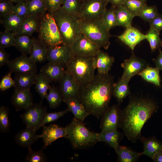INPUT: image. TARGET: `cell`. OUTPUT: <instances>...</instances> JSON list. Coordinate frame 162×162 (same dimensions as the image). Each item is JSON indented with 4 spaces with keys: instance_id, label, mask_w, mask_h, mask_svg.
Here are the masks:
<instances>
[{
    "instance_id": "obj_1",
    "label": "cell",
    "mask_w": 162,
    "mask_h": 162,
    "mask_svg": "<svg viewBox=\"0 0 162 162\" xmlns=\"http://www.w3.org/2000/svg\"><path fill=\"white\" fill-rule=\"evenodd\" d=\"M114 84L109 74L98 73L91 81L80 86L78 99L90 115L102 117L109 107Z\"/></svg>"
},
{
    "instance_id": "obj_2",
    "label": "cell",
    "mask_w": 162,
    "mask_h": 162,
    "mask_svg": "<svg viewBox=\"0 0 162 162\" xmlns=\"http://www.w3.org/2000/svg\"><path fill=\"white\" fill-rule=\"evenodd\" d=\"M153 100L135 98L121 112L120 126L128 139L133 143L140 139L141 130L147 121L158 110Z\"/></svg>"
},
{
    "instance_id": "obj_3",
    "label": "cell",
    "mask_w": 162,
    "mask_h": 162,
    "mask_svg": "<svg viewBox=\"0 0 162 162\" xmlns=\"http://www.w3.org/2000/svg\"><path fill=\"white\" fill-rule=\"evenodd\" d=\"M82 34L96 44L100 48L107 50L110 44L111 37L109 30L100 19L85 20L78 19Z\"/></svg>"
},
{
    "instance_id": "obj_4",
    "label": "cell",
    "mask_w": 162,
    "mask_h": 162,
    "mask_svg": "<svg viewBox=\"0 0 162 162\" xmlns=\"http://www.w3.org/2000/svg\"><path fill=\"white\" fill-rule=\"evenodd\" d=\"M52 15L58 27L63 44L70 47L82 34L78 18L68 14L61 7Z\"/></svg>"
},
{
    "instance_id": "obj_5",
    "label": "cell",
    "mask_w": 162,
    "mask_h": 162,
    "mask_svg": "<svg viewBox=\"0 0 162 162\" xmlns=\"http://www.w3.org/2000/svg\"><path fill=\"white\" fill-rule=\"evenodd\" d=\"M67 136L73 146L76 148L91 146L98 141V133L90 131L83 122L74 118L66 126Z\"/></svg>"
},
{
    "instance_id": "obj_6",
    "label": "cell",
    "mask_w": 162,
    "mask_h": 162,
    "mask_svg": "<svg viewBox=\"0 0 162 162\" xmlns=\"http://www.w3.org/2000/svg\"><path fill=\"white\" fill-rule=\"evenodd\" d=\"M96 69L94 56L87 57L72 54L66 70L69 72L80 85L88 82L93 80Z\"/></svg>"
},
{
    "instance_id": "obj_7",
    "label": "cell",
    "mask_w": 162,
    "mask_h": 162,
    "mask_svg": "<svg viewBox=\"0 0 162 162\" xmlns=\"http://www.w3.org/2000/svg\"><path fill=\"white\" fill-rule=\"evenodd\" d=\"M38 32V38L48 46L63 44L62 38L55 20L52 15L48 12L40 18Z\"/></svg>"
},
{
    "instance_id": "obj_8",
    "label": "cell",
    "mask_w": 162,
    "mask_h": 162,
    "mask_svg": "<svg viewBox=\"0 0 162 162\" xmlns=\"http://www.w3.org/2000/svg\"><path fill=\"white\" fill-rule=\"evenodd\" d=\"M108 3L106 0H82L78 19H100L106 9Z\"/></svg>"
},
{
    "instance_id": "obj_9",
    "label": "cell",
    "mask_w": 162,
    "mask_h": 162,
    "mask_svg": "<svg viewBox=\"0 0 162 162\" xmlns=\"http://www.w3.org/2000/svg\"><path fill=\"white\" fill-rule=\"evenodd\" d=\"M24 112L20 116L26 127L36 131L38 127L45 114L47 107L43 105L42 102L33 103L26 109Z\"/></svg>"
},
{
    "instance_id": "obj_10",
    "label": "cell",
    "mask_w": 162,
    "mask_h": 162,
    "mask_svg": "<svg viewBox=\"0 0 162 162\" xmlns=\"http://www.w3.org/2000/svg\"><path fill=\"white\" fill-rule=\"evenodd\" d=\"M72 55L94 56L100 50L98 46L82 34L70 46Z\"/></svg>"
},
{
    "instance_id": "obj_11",
    "label": "cell",
    "mask_w": 162,
    "mask_h": 162,
    "mask_svg": "<svg viewBox=\"0 0 162 162\" xmlns=\"http://www.w3.org/2000/svg\"><path fill=\"white\" fill-rule=\"evenodd\" d=\"M59 82V89L62 97L63 102L73 98L78 99L80 85L69 72L65 70Z\"/></svg>"
},
{
    "instance_id": "obj_12",
    "label": "cell",
    "mask_w": 162,
    "mask_h": 162,
    "mask_svg": "<svg viewBox=\"0 0 162 162\" xmlns=\"http://www.w3.org/2000/svg\"><path fill=\"white\" fill-rule=\"evenodd\" d=\"M9 71L12 73L22 74L36 73V63L26 55L22 54L11 60L7 64Z\"/></svg>"
},
{
    "instance_id": "obj_13",
    "label": "cell",
    "mask_w": 162,
    "mask_h": 162,
    "mask_svg": "<svg viewBox=\"0 0 162 162\" xmlns=\"http://www.w3.org/2000/svg\"><path fill=\"white\" fill-rule=\"evenodd\" d=\"M121 112L117 105L109 106L101 117L100 125L101 131L117 130L119 128Z\"/></svg>"
},
{
    "instance_id": "obj_14",
    "label": "cell",
    "mask_w": 162,
    "mask_h": 162,
    "mask_svg": "<svg viewBox=\"0 0 162 162\" xmlns=\"http://www.w3.org/2000/svg\"><path fill=\"white\" fill-rule=\"evenodd\" d=\"M71 56L70 47L63 44L48 46L47 60L49 62L66 66Z\"/></svg>"
},
{
    "instance_id": "obj_15",
    "label": "cell",
    "mask_w": 162,
    "mask_h": 162,
    "mask_svg": "<svg viewBox=\"0 0 162 162\" xmlns=\"http://www.w3.org/2000/svg\"><path fill=\"white\" fill-rule=\"evenodd\" d=\"M124 71L121 79L129 82L134 76L138 74L148 66L146 62L133 54L121 64Z\"/></svg>"
},
{
    "instance_id": "obj_16",
    "label": "cell",
    "mask_w": 162,
    "mask_h": 162,
    "mask_svg": "<svg viewBox=\"0 0 162 162\" xmlns=\"http://www.w3.org/2000/svg\"><path fill=\"white\" fill-rule=\"evenodd\" d=\"M42 127L43 131L41 135L44 143L43 147L44 148H46L60 138H66V127H63L56 124H51L48 126L44 125Z\"/></svg>"
},
{
    "instance_id": "obj_17",
    "label": "cell",
    "mask_w": 162,
    "mask_h": 162,
    "mask_svg": "<svg viewBox=\"0 0 162 162\" xmlns=\"http://www.w3.org/2000/svg\"><path fill=\"white\" fill-rule=\"evenodd\" d=\"M125 28L124 32L117 38L133 51L137 44L146 39L145 34L132 26Z\"/></svg>"
},
{
    "instance_id": "obj_18",
    "label": "cell",
    "mask_w": 162,
    "mask_h": 162,
    "mask_svg": "<svg viewBox=\"0 0 162 162\" xmlns=\"http://www.w3.org/2000/svg\"><path fill=\"white\" fill-rule=\"evenodd\" d=\"M11 101L16 111L26 110L33 103L30 89H15L11 98Z\"/></svg>"
},
{
    "instance_id": "obj_19",
    "label": "cell",
    "mask_w": 162,
    "mask_h": 162,
    "mask_svg": "<svg viewBox=\"0 0 162 162\" xmlns=\"http://www.w3.org/2000/svg\"><path fill=\"white\" fill-rule=\"evenodd\" d=\"M42 137V135L37 134L36 131L26 127L18 132L14 136V139L15 142L20 147L28 148Z\"/></svg>"
},
{
    "instance_id": "obj_20",
    "label": "cell",
    "mask_w": 162,
    "mask_h": 162,
    "mask_svg": "<svg viewBox=\"0 0 162 162\" xmlns=\"http://www.w3.org/2000/svg\"><path fill=\"white\" fill-rule=\"evenodd\" d=\"M32 44L29 56L35 63H42L47 60L48 46L39 38L32 37Z\"/></svg>"
},
{
    "instance_id": "obj_21",
    "label": "cell",
    "mask_w": 162,
    "mask_h": 162,
    "mask_svg": "<svg viewBox=\"0 0 162 162\" xmlns=\"http://www.w3.org/2000/svg\"><path fill=\"white\" fill-rule=\"evenodd\" d=\"M65 67L62 64L49 62L41 68L40 73L51 82H59L65 73Z\"/></svg>"
},
{
    "instance_id": "obj_22",
    "label": "cell",
    "mask_w": 162,
    "mask_h": 162,
    "mask_svg": "<svg viewBox=\"0 0 162 162\" xmlns=\"http://www.w3.org/2000/svg\"><path fill=\"white\" fill-rule=\"evenodd\" d=\"M114 62V58L100 50L94 56V63L98 74H107Z\"/></svg>"
},
{
    "instance_id": "obj_23",
    "label": "cell",
    "mask_w": 162,
    "mask_h": 162,
    "mask_svg": "<svg viewBox=\"0 0 162 162\" xmlns=\"http://www.w3.org/2000/svg\"><path fill=\"white\" fill-rule=\"evenodd\" d=\"M14 80L15 89L26 90L30 89L35 84L38 74L36 73L15 74Z\"/></svg>"
},
{
    "instance_id": "obj_24",
    "label": "cell",
    "mask_w": 162,
    "mask_h": 162,
    "mask_svg": "<svg viewBox=\"0 0 162 162\" xmlns=\"http://www.w3.org/2000/svg\"><path fill=\"white\" fill-rule=\"evenodd\" d=\"M40 18L34 16H28L25 18L20 29L14 33L15 36L25 34L31 36L38 32Z\"/></svg>"
},
{
    "instance_id": "obj_25",
    "label": "cell",
    "mask_w": 162,
    "mask_h": 162,
    "mask_svg": "<svg viewBox=\"0 0 162 162\" xmlns=\"http://www.w3.org/2000/svg\"><path fill=\"white\" fill-rule=\"evenodd\" d=\"M143 145V151L141 152L142 155H146L152 159L155 155L162 150V142L154 137L140 138Z\"/></svg>"
},
{
    "instance_id": "obj_26",
    "label": "cell",
    "mask_w": 162,
    "mask_h": 162,
    "mask_svg": "<svg viewBox=\"0 0 162 162\" xmlns=\"http://www.w3.org/2000/svg\"><path fill=\"white\" fill-rule=\"evenodd\" d=\"M68 105L69 111L74 116V118L83 122L89 114L84 105L78 98H73L64 101Z\"/></svg>"
},
{
    "instance_id": "obj_27",
    "label": "cell",
    "mask_w": 162,
    "mask_h": 162,
    "mask_svg": "<svg viewBox=\"0 0 162 162\" xmlns=\"http://www.w3.org/2000/svg\"><path fill=\"white\" fill-rule=\"evenodd\" d=\"M115 13L117 26L125 28L131 26L132 21L135 16L123 5L115 8Z\"/></svg>"
},
{
    "instance_id": "obj_28",
    "label": "cell",
    "mask_w": 162,
    "mask_h": 162,
    "mask_svg": "<svg viewBox=\"0 0 162 162\" xmlns=\"http://www.w3.org/2000/svg\"><path fill=\"white\" fill-rule=\"evenodd\" d=\"M115 150L120 162H135L142 156L141 153L136 152L125 146L119 145Z\"/></svg>"
},
{
    "instance_id": "obj_29",
    "label": "cell",
    "mask_w": 162,
    "mask_h": 162,
    "mask_svg": "<svg viewBox=\"0 0 162 162\" xmlns=\"http://www.w3.org/2000/svg\"><path fill=\"white\" fill-rule=\"evenodd\" d=\"M121 137V135L117 129L98 133V141L106 143L114 150L119 145V142Z\"/></svg>"
},
{
    "instance_id": "obj_30",
    "label": "cell",
    "mask_w": 162,
    "mask_h": 162,
    "mask_svg": "<svg viewBox=\"0 0 162 162\" xmlns=\"http://www.w3.org/2000/svg\"><path fill=\"white\" fill-rule=\"evenodd\" d=\"M24 19L12 13L3 17L2 20V23L5 30L15 33L20 29Z\"/></svg>"
},
{
    "instance_id": "obj_31",
    "label": "cell",
    "mask_w": 162,
    "mask_h": 162,
    "mask_svg": "<svg viewBox=\"0 0 162 162\" xmlns=\"http://www.w3.org/2000/svg\"><path fill=\"white\" fill-rule=\"evenodd\" d=\"M28 16H34L40 18L47 11L44 0H26Z\"/></svg>"
},
{
    "instance_id": "obj_32",
    "label": "cell",
    "mask_w": 162,
    "mask_h": 162,
    "mask_svg": "<svg viewBox=\"0 0 162 162\" xmlns=\"http://www.w3.org/2000/svg\"><path fill=\"white\" fill-rule=\"evenodd\" d=\"M160 70L157 67L153 68L148 66L138 75L146 81L152 83L157 86L160 87L161 79Z\"/></svg>"
},
{
    "instance_id": "obj_33",
    "label": "cell",
    "mask_w": 162,
    "mask_h": 162,
    "mask_svg": "<svg viewBox=\"0 0 162 162\" xmlns=\"http://www.w3.org/2000/svg\"><path fill=\"white\" fill-rule=\"evenodd\" d=\"M128 83V82L121 78L114 84L113 95L119 103H122L123 99L130 94Z\"/></svg>"
},
{
    "instance_id": "obj_34",
    "label": "cell",
    "mask_w": 162,
    "mask_h": 162,
    "mask_svg": "<svg viewBox=\"0 0 162 162\" xmlns=\"http://www.w3.org/2000/svg\"><path fill=\"white\" fill-rule=\"evenodd\" d=\"M51 81L44 76L40 73L38 74L34 88L41 98V102L46 99L47 95V91L49 90Z\"/></svg>"
},
{
    "instance_id": "obj_35",
    "label": "cell",
    "mask_w": 162,
    "mask_h": 162,
    "mask_svg": "<svg viewBox=\"0 0 162 162\" xmlns=\"http://www.w3.org/2000/svg\"><path fill=\"white\" fill-rule=\"evenodd\" d=\"M32 44L30 36L22 34L16 36L14 46L22 54H30Z\"/></svg>"
},
{
    "instance_id": "obj_36",
    "label": "cell",
    "mask_w": 162,
    "mask_h": 162,
    "mask_svg": "<svg viewBox=\"0 0 162 162\" xmlns=\"http://www.w3.org/2000/svg\"><path fill=\"white\" fill-rule=\"evenodd\" d=\"M46 99L50 108L55 109L58 107L63 101V98L59 88L54 85L51 86Z\"/></svg>"
},
{
    "instance_id": "obj_37",
    "label": "cell",
    "mask_w": 162,
    "mask_h": 162,
    "mask_svg": "<svg viewBox=\"0 0 162 162\" xmlns=\"http://www.w3.org/2000/svg\"><path fill=\"white\" fill-rule=\"evenodd\" d=\"M82 0H63L61 8L68 14L78 18Z\"/></svg>"
},
{
    "instance_id": "obj_38",
    "label": "cell",
    "mask_w": 162,
    "mask_h": 162,
    "mask_svg": "<svg viewBox=\"0 0 162 162\" xmlns=\"http://www.w3.org/2000/svg\"><path fill=\"white\" fill-rule=\"evenodd\" d=\"M145 35L146 39L148 42L152 52L160 49L162 40L160 37V32L150 28Z\"/></svg>"
},
{
    "instance_id": "obj_39",
    "label": "cell",
    "mask_w": 162,
    "mask_h": 162,
    "mask_svg": "<svg viewBox=\"0 0 162 162\" xmlns=\"http://www.w3.org/2000/svg\"><path fill=\"white\" fill-rule=\"evenodd\" d=\"M115 8L112 6L110 8L106 9L100 19L103 24L109 30L117 26Z\"/></svg>"
},
{
    "instance_id": "obj_40",
    "label": "cell",
    "mask_w": 162,
    "mask_h": 162,
    "mask_svg": "<svg viewBox=\"0 0 162 162\" xmlns=\"http://www.w3.org/2000/svg\"><path fill=\"white\" fill-rule=\"evenodd\" d=\"M147 5L146 2L140 0H126L123 5L135 16H139Z\"/></svg>"
},
{
    "instance_id": "obj_41",
    "label": "cell",
    "mask_w": 162,
    "mask_h": 162,
    "mask_svg": "<svg viewBox=\"0 0 162 162\" xmlns=\"http://www.w3.org/2000/svg\"><path fill=\"white\" fill-rule=\"evenodd\" d=\"M43 148L40 150L34 151L31 147L28 148V153L25 158V161L28 162H45L47 158L43 151Z\"/></svg>"
},
{
    "instance_id": "obj_42",
    "label": "cell",
    "mask_w": 162,
    "mask_h": 162,
    "mask_svg": "<svg viewBox=\"0 0 162 162\" xmlns=\"http://www.w3.org/2000/svg\"><path fill=\"white\" fill-rule=\"evenodd\" d=\"M9 108L4 106L0 107V131L5 133L9 131L10 123L9 118Z\"/></svg>"
},
{
    "instance_id": "obj_43",
    "label": "cell",
    "mask_w": 162,
    "mask_h": 162,
    "mask_svg": "<svg viewBox=\"0 0 162 162\" xmlns=\"http://www.w3.org/2000/svg\"><path fill=\"white\" fill-rule=\"evenodd\" d=\"M16 36L13 32L4 30L0 33V48L14 46Z\"/></svg>"
},
{
    "instance_id": "obj_44",
    "label": "cell",
    "mask_w": 162,
    "mask_h": 162,
    "mask_svg": "<svg viewBox=\"0 0 162 162\" xmlns=\"http://www.w3.org/2000/svg\"><path fill=\"white\" fill-rule=\"evenodd\" d=\"M69 111V110L67 107L66 109L62 111L50 113L47 112L39 125L38 128V130L47 124L57 121Z\"/></svg>"
},
{
    "instance_id": "obj_45",
    "label": "cell",
    "mask_w": 162,
    "mask_h": 162,
    "mask_svg": "<svg viewBox=\"0 0 162 162\" xmlns=\"http://www.w3.org/2000/svg\"><path fill=\"white\" fill-rule=\"evenodd\" d=\"M159 14L156 6L146 5L142 10L138 16L144 21L149 22Z\"/></svg>"
},
{
    "instance_id": "obj_46",
    "label": "cell",
    "mask_w": 162,
    "mask_h": 162,
    "mask_svg": "<svg viewBox=\"0 0 162 162\" xmlns=\"http://www.w3.org/2000/svg\"><path fill=\"white\" fill-rule=\"evenodd\" d=\"M10 0H0V16L4 17L12 13L14 7Z\"/></svg>"
},
{
    "instance_id": "obj_47",
    "label": "cell",
    "mask_w": 162,
    "mask_h": 162,
    "mask_svg": "<svg viewBox=\"0 0 162 162\" xmlns=\"http://www.w3.org/2000/svg\"><path fill=\"white\" fill-rule=\"evenodd\" d=\"M47 11L52 15L61 7L62 0H44Z\"/></svg>"
},
{
    "instance_id": "obj_48",
    "label": "cell",
    "mask_w": 162,
    "mask_h": 162,
    "mask_svg": "<svg viewBox=\"0 0 162 162\" xmlns=\"http://www.w3.org/2000/svg\"><path fill=\"white\" fill-rule=\"evenodd\" d=\"M12 13L25 19L28 16V9L25 2L16 3L14 6Z\"/></svg>"
},
{
    "instance_id": "obj_49",
    "label": "cell",
    "mask_w": 162,
    "mask_h": 162,
    "mask_svg": "<svg viewBox=\"0 0 162 162\" xmlns=\"http://www.w3.org/2000/svg\"><path fill=\"white\" fill-rule=\"evenodd\" d=\"M12 74L9 71L1 79L0 82V89L1 91H5L14 86L15 82L11 77Z\"/></svg>"
},
{
    "instance_id": "obj_50",
    "label": "cell",
    "mask_w": 162,
    "mask_h": 162,
    "mask_svg": "<svg viewBox=\"0 0 162 162\" xmlns=\"http://www.w3.org/2000/svg\"><path fill=\"white\" fill-rule=\"evenodd\" d=\"M149 23L150 28L160 32L162 30V15L159 13Z\"/></svg>"
},
{
    "instance_id": "obj_51",
    "label": "cell",
    "mask_w": 162,
    "mask_h": 162,
    "mask_svg": "<svg viewBox=\"0 0 162 162\" xmlns=\"http://www.w3.org/2000/svg\"><path fill=\"white\" fill-rule=\"evenodd\" d=\"M10 55L4 50V48H0V67L7 64L9 61Z\"/></svg>"
},
{
    "instance_id": "obj_52",
    "label": "cell",
    "mask_w": 162,
    "mask_h": 162,
    "mask_svg": "<svg viewBox=\"0 0 162 162\" xmlns=\"http://www.w3.org/2000/svg\"><path fill=\"white\" fill-rule=\"evenodd\" d=\"M153 60L156 67L162 71V51L160 49H159V53L157 58Z\"/></svg>"
},
{
    "instance_id": "obj_53",
    "label": "cell",
    "mask_w": 162,
    "mask_h": 162,
    "mask_svg": "<svg viewBox=\"0 0 162 162\" xmlns=\"http://www.w3.org/2000/svg\"><path fill=\"white\" fill-rule=\"evenodd\" d=\"M107 2L110 3L112 6L116 7L117 6L123 5L126 0H106Z\"/></svg>"
},
{
    "instance_id": "obj_54",
    "label": "cell",
    "mask_w": 162,
    "mask_h": 162,
    "mask_svg": "<svg viewBox=\"0 0 162 162\" xmlns=\"http://www.w3.org/2000/svg\"><path fill=\"white\" fill-rule=\"evenodd\" d=\"M152 160L155 162H162V150L157 153Z\"/></svg>"
},
{
    "instance_id": "obj_55",
    "label": "cell",
    "mask_w": 162,
    "mask_h": 162,
    "mask_svg": "<svg viewBox=\"0 0 162 162\" xmlns=\"http://www.w3.org/2000/svg\"><path fill=\"white\" fill-rule=\"evenodd\" d=\"M10 0L13 3H17L19 2H25L26 1V0Z\"/></svg>"
},
{
    "instance_id": "obj_56",
    "label": "cell",
    "mask_w": 162,
    "mask_h": 162,
    "mask_svg": "<svg viewBox=\"0 0 162 162\" xmlns=\"http://www.w3.org/2000/svg\"><path fill=\"white\" fill-rule=\"evenodd\" d=\"M140 1H143V2H146L147 0H140Z\"/></svg>"
},
{
    "instance_id": "obj_57",
    "label": "cell",
    "mask_w": 162,
    "mask_h": 162,
    "mask_svg": "<svg viewBox=\"0 0 162 162\" xmlns=\"http://www.w3.org/2000/svg\"><path fill=\"white\" fill-rule=\"evenodd\" d=\"M161 47H162V45H161Z\"/></svg>"
},
{
    "instance_id": "obj_58",
    "label": "cell",
    "mask_w": 162,
    "mask_h": 162,
    "mask_svg": "<svg viewBox=\"0 0 162 162\" xmlns=\"http://www.w3.org/2000/svg\"><path fill=\"white\" fill-rule=\"evenodd\" d=\"M62 1H63V0H62Z\"/></svg>"
}]
</instances>
